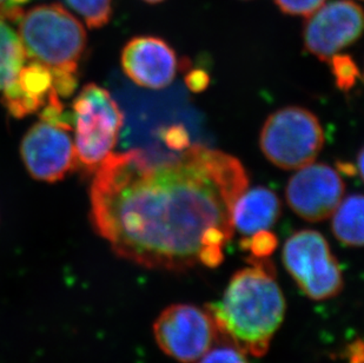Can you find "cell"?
Masks as SVG:
<instances>
[{
	"label": "cell",
	"mask_w": 364,
	"mask_h": 363,
	"mask_svg": "<svg viewBox=\"0 0 364 363\" xmlns=\"http://www.w3.org/2000/svg\"><path fill=\"white\" fill-rule=\"evenodd\" d=\"M249 185L240 159L200 144L109 154L91 183V223L118 257L149 269L218 267Z\"/></svg>",
	"instance_id": "cell-1"
},
{
	"label": "cell",
	"mask_w": 364,
	"mask_h": 363,
	"mask_svg": "<svg viewBox=\"0 0 364 363\" xmlns=\"http://www.w3.org/2000/svg\"><path fill=\"white\" fill-rule=\"evenodd\" d=\"M249 262L252 267L237 271L222 300L208 305V312L224 339L261 357L284 320L285 300L270 262L255 257Z\"/></svg>",
	"instance_id": "cell-2"
},
{
	"label": "cell",
	"mask_w": 364,
	"mask_h": 363,
	"mask_svg": "<svg viewBox=\"0 0 364 363\" xmlns=\"http://www.w3.org/2000/svg\"><path fill=\"white\" fill-rule=\"evenodd\" d=\"M17 21L26 57L51 70L60 98L71 96L87 41L82 23L59 4L37 5Z\"/></svg>",
	"instance_id": "cell-3"
},
{
	"label": "cell",
	"mask_w": 364,
	"mask_h": 363,
	"mask_svg": "<svg viewBox=\"0 0 364 363\" xmlns=\"http://www.w3.org/2000/svg\"><path fill=\"white\" fill-rule=\"evenodd\" d=\"M71 132V113L66 111L62 98L55 96L41 110V120L28 129L21 141V158L33 179L55 183L77 168Z\"/></svg>",
	"instance_id": "cell-4"
},
{
	"label": "cell",
	"mask_w": 364,
	"mask_h": 363,
	"mask_svg": "<svg viewBox=\"0 0 364 363\" xmlns=\"http://www.w3.org/2000/svg\"><path fill=\"white\" fill-rule=\"evenodd\" d=\"M71 120L78 164L95 172L117 145L124 124L121 107L107 89L90 83L73 100Z\"/></svg>",
	"instance_id": "cell-5"
},
{
	"label": "cell",
	"mask_w": 364,
	"mask_h": 363,
	"mask_svg": "<svg viewBox=\"0 0 364 363\" xmlns=\"http://www.w3.org/2000/svg\"><path fill=\"white\" fill-rule=\"evenodd\" d=\"M262 152L284 170L311 164L324 145V131L315 113L301 107H287L272 113L262 127Z\"/></svg>",
	"instance_id": "cell-6"
},
{
	"label": "cell",
	"mask_w": 364,
	"mask_h": 363,
	"mask_svg": "<svg viewBox=\"0 0 364 363\" xmlns=\"http://www.w3.org/2000/svg\"><path fill=\"white\" fill-rule=\"evenodd\" d=\"M282 258L299 288L315 301L333 298L343 288L340 264L318 231L301 230L289 237Z\"/></svg>",
	"instance_id": "cell-7"
},
{
	"label": "cell",
	"mask_w": 364,
	"mask_h": 363,
	"mask_svg": "<svg viewBox=\"0 0 364 363\" xmlns=\"http://www.w3.org/2000/svg\"><path fill=\"white\" fill-rule=\"evenodd\" d=\"M159 348L183 363L200 360L222 337L209 312L191 305H172L154 325Z\"/></svg>",
	"instance_id": "cell-8"
},
{
	"label": "cell",
	"mask_w": 364,
	"mask_h": 363,
	"mask_svg": "<svg viewBox=\"0 0 364 363\" xmlns=\"http://www.w3.org/2000/svg\"><path fill=\"white\" fill-rule=\"evenodd\" d=\"M363 31V11L353 0H326L308 16L303 41L308 52L328 62L333 55L354 44Z\"/></svg>",
	"instance_id": "cell-9"
},
{
	"label": "cell",
	"mask_w": 364,
	"mask_h": 363,
	"mask_svg": "<svg viewBox=\"0 0 364 363\" xmlns=\"http://www.w3.org/2000/svg\"><path fill=\"white\" fill-rule=\"evenodd\" d=\"M346 184L338 172L323 163L306 165L287 185V202L308 222L329 219L343 199Z\"/></svg>",
	"instance_id": "cell-10"
},
{
	"label": "cell",
	"mask_w": 364,
	"mask_h": 363,
	"mask_svg": "<svg viewBox=\"0 0 364 363\" xmlns=\"http://www.w3.org/2000/svg\"><path fill=\"white\" fill-rule=\"evenodd\" d=\"M122 68L129 78L148 89H164L177 73L173 48L155 36H138L127 41L121 56Z\"/></svg>",
	"instance_id": "cell-11"
},
{
	"label": "cell",
	"mask_w": 364,
	"mask_h": 363,
	"mask_svg": "<svg viewBox=\"0 0 364 363\" xmlns=\"http://www.w3.org/2000/svg\"><path fill=\"white\" fill-rule=\"evenodd\" d=\"M55 96V77L51 70L41 63L24 64L17 77L3 90L4 105L16 118L39 112Z\"/></svg>",
	"instance_id": "cell-12"
},
{
	"label": "cell",
	"mask_w": 364,
	"mask_h": 363,
	"mask_svg": "<svg viewBox=\"0 0 364 363\" xmlns=\"http://www.w3.org/2000/svg\"><path fill=\"white\" fill-rule=\"evenodd\" d=\"M282 213L279 196L270 189L257 186L242 194L232 209L234 229L244 237L272 228Z\"/></svg>",
	"instance_id": "cell-13"
},
{
	"label": "cell",
	"mask_w": 364,
	"mask_h": 363,
	"mask_svg": "<svg viewBox=\"0 0 364 363\" xmlns=\"http://www.w3.org/2000/svg\"><path fill=\"white\" fill-rule=\"evenodd\" d=\"M363 202L361 194H354L342 199L333 211V235L348 247L363 246Z\"/></svg>",
	"instance_id": "cell-14"
},
{
	"label": "cell",
	"mask_w": 364,
	"mask_h": 363,
	"mask_svg": "<svg viewBox=\"0 0 364 363\" xmlns=\"http://www.w3.org/2000/svg\"><path fill=\"white\" fill-rule=\"evenodd\" d=\"M26 62L21 38L0 19V93L17 77Z\"/></svg>",
	"instance_id": "cell-15"
},
{
	"label": "cell",
	"mask_w": 364,
	"mask_h": 363,
	"mask_svg": "<svg viewBox=\"0 0 364 363\" xmlns=\"http://www.w3.org/2000/svg\"><path fill=\"white\" fill-rule=\"evenodd\" d=\"M90 28H103L114 12V0H66Z\"/></svg>",
	"instance_id": "cell-16"
},
{
	"label": "cell",
	"mask_w": 364,
	"mask_h": 363,
	"mask_svg": "<svg viewBox=\"0 0 364 363\" xmlns=\"http://www.w3.org/2000/svg\"><path fill=\"white\" fill-rule=\"evenodd\" d=\"M330 63L331 73L335 77L336 86L341 91L348 93L350 91L358 80L361 79V73L358 70V64L350 55H341L336 53L328 60Z\"/></svg>",
	"instance_id": "cell-17"
},
{
	"label": "cell",
	"mask_w": 364,
	"mask_h": 363,
	"mask_svg": "<svg viewBox=\"0 0 364 363\" xmlns=\"http://www.w3.org/2000/svg\"><path fill=\"white\" fill-rule=\"evenodd\" d=\"M279 240L275 233L269 230H261L250 236L243 237L241 248L243 251H250L255 258H265L275 251Z\"/></svg>",
	"instance_id": "cell-18"
},
{
	"label": "cell",
	"mask_w": 364,
	"mask_h": 363,
	"mask_svg": "<svg viewBox=\"0 0 364 363\" xmlns=\"http://www.w3.org/2000/svg\"><path fill=\"white\" fill-rule=\"evenodd\" d=\"M198 363H249L245 353L242 352L234 343L225 339V342L215 348H210Z\"/></svg>",
	"instance_id": "cell-19"
},
{
	"label": "cell",
	"mask_w": 364,
	"mask_h": 363,
	"mask_svg": "<svg viewBox=\"0 0 364 363\" xmlns=\"http://www.w3.org/2000/svg\"><path fill=\"white\" fill-rule=\"evenodd\" d=\"M326 0H275L283 14L308 17L322 6Z\"/></svg>",
	"instance_id": "cell-20"
},
{
	"label": "cell",
	"mask_w": 364,
	"mask_h": 363,
	"mask_svg": "<svg viewBox=\"0 0 364 363\" xmlns=\"http://www.w3.org/2000/svg\"><path fill=\"white\" fill-rule=\"evenodd\" d=\"M161 136L170 150H183L190 145L189 135L182 125L166 127Z\"/></svg>",
	"instance_id": "cell-21"
},
{
	"label": "cell",
	"mask_w": 364,
	"mask_h": 363,
	"mask_svg": "<svg viewBox=\"0 0 364 363\" xmlns=\"http://www.w3.org/2000/svg\"><path fill=\"white\" fill-rule=\"evenodd\" d=\"M31 0H0V19L17 21L23 14V6Z\"/></svg>",
	"instance_id": "cell-22"
},
{
	"label": "cell",
	"mask_w": 364,
	"mask_h": 363,
	"mask_svg": "<svg viewBox=\"0 0 364 363\" xmlns=\"http://www.w3.org/2000/svg\"><path fill=\"white\" fill-rule=\"evenodd\" d=\"M210 83V77L202 69L191 70L186 75V84L193 93H202L208 88Z\"/></svg>",
	"instance_id": "cell-23"
},
{
	"label": "cell",
	"mask_w": 364,
	"mask_h": 363,
	"mask_svg": "<svg viewBox=\"0 0 364 363\" xmlns=\"http://www.w3.org/2000/svg\"><path fill=\"white\" fill-rule=\"evenodd\" d=\"M347 355L349 363H363V342H362V340H358L348 346Z\"/></svg>",
	"instance_id": "cell-24"
},
{
	"label": "cell",
	"mask_w": 364,
	"mask_h": 363,
	"mask_svg": "<svg viewBox=\"0 0 364 363\" xmlns=\"http://www.w3.org/2000/svg\"><path fill=\"white\" fill-rule=\"evenodd\" d=\"M337 170L341 172H343L347 176H355L358 174L356 167L354 164H351L349 162H337Z\"/></svg>",
	"instance_id": "cell-25"
},
{
	"label": "cell",
	"mask_w": 364,
	"mask_h": 363,
	"mask_svg": "<svg viewBox=\"0 0 364 363\" xmlns=\"http://www.w3.org/2000/svg\"><path fill=\"white\" fill-rule=\"evenodd\" d=\"M358 174L363 179V151H360L358 158Z\"/></svg>",
	"instance_id": "cell-26"
},
{
	"label": "cell",
	"mask_w": 364,
	"mask_h": 363,
	"mask_svg": "<svg viewBox=\"0 0 364 363\" xmlns=\"http://www.w3.org/2000/svg\"><path fill=\"white\" fill-rule=\"evenodd\" d=\"M143 1L149 4H159L162 3V1H164V0H143Z\"/></svg>",
	"instance_id": "cell-27"
}]
</instances>
